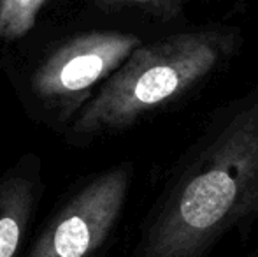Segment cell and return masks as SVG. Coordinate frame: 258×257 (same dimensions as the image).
<instances>
[{
    "label": "cell",
    "mask_w": 258,
    "mask_h": 257,
    "mask_svg": "<svg viewBox=\"0 0 258 257\" xmlns=\"http://www.w3.org/2000/svg\"><path fill=\"white\" fill-rule=\"evenodd\" d=\"M234 233L258 257V85L211 115L179 157L134 257H207Z\"/></svg>",
    "instance_id": "1"
},
{
    "label": "cell",
    "mask_w": 258,
    "mask_h": 257,
    "mask_svg": "<svg viewBox=\"0 0 258 257\" xmlns=\"http://www.w3.org/2000/svg\"><path fill=\"white\" fill-rule=\"evenodd\" d=\"M241 46L237 28L202 27L141 44L104 81L74 122L79 134L123 130L181 100L223 67Z\"/></svg>",
    "instance_id": "2"
},
{
    "label": "cell",
    "mask_w": 258,
    "mask_h": 257,
    "mask_svg": "<svg viewBox=\"0 0 258 257\" xmlns=\"http://www.w3.org/2000/svg\"><path fill=\"white\" fill-rule=\"evenodd\" d=\"M141 39L126 32H88L65 42L35 71L32 86L46 104L69 115L102 79L118 71Z\"/></svg>",
    "instance_id": "3"
},
{
    "label": "cell",
    "mask_w": 258,
    "mask_h": 257,
    "mask_svg": "<svg viewBox=\"0 0 258 257\" xmlns=\"http://www.w3.org/2000/svg\"><path fill=\"white\" fill-rule=\"evenodd\" d=\"M128 166L100 175L54 217L30 257H88L105 241L130 187Z\"/></svg>",
    "instance_id": "4"
},
{
    "label": "cell",
    "mask_w": 258,
    "mask_h": 257,
    "mask_svg": "<svg viewBox=\"0 0 258 257\" xmlns=\"http://www.w3.org/2000/svg\"><path fill=\"white\" fill-rule=\"evenodd\" d=\"M34 190L23 178H11L0 187V257H16L30 219Z\"/></svg>",
    "instance_id": "5"
},
{
    "label": "cell",
    "mask_w": 258,
    "mask_h": 257,
    "mask_svg": "<svg viewBox=\"0 0 258 257\" xmlns=\"http://www.w3.org/2000/svg\"><path fill=\"white\" fill-rule=\"evenodd\" d=\"M48 0H2L0 2V35L20 39L34 28L37 16Z\"/></svg>",
    "instance_id": "6"
},
{
    "label": "cell",
    "mask_w": 258,
    "mask_h": 257,
    "mask_svg": "<svg viewBox=\"0 0 258 257\" xmlns=\"http://www.w3.org/2000/svg\"><path fill=\"white\" fill-rule=\"evenodd\" d=\"M97 2L102 7H107V9H116V7L123 6H146L153 7L155 11L174 13V11L181 9L188 0H97Z\"/></svg>",
    "instance_id": "7"
},
{
    "label": "cell",
    "mask_w": 258,
    "mask_h": 257,
    "mask_svg": "<svg viewBox=\"0 0 258 257\" xmlns=\"http://www.w3.org/2000/svg\"><path fill=\"white\" fill-rule=\"evenodd\" d=\"M0 2H2V0H0Z\"/></svg>",
    "instance_id": "8"
}]
</instances>
